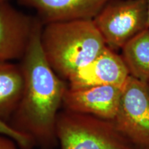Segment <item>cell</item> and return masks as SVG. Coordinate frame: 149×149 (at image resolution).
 <instances>
[{
	"instance_id": "cell-1",
	"label": "cell",
	"mask_w": 149,
	"mask_h": 149,
	"mask_svg": "<svg viewBox=\"0 0 149 149\" xmlns=\"http://www.w3.org/2000/svg\"><path fill=\"white\" fill-rule=\"evenodd\" d=\"M43 24H36L28 48L21 59L23 92L8 123L32 139L41 149H53L59 108L68 84L48 62L41 44Z\"/></svg>"
},
{
	"instance_id": "cell-2",
	"label": "cell",
	"mask_w": 149,
	"mask_h": 149,
	"mask_svg": "<svg viewBox=\"0 0 149 149\" xmlns=\"http://www.w3.org/2000/svg\"><path fill=\"white\" fill-rule=\"evenodd\" d=\"M41 44L48 62L66 81L107 47L92 19L44 24L41 33Z\"/></svg>"
},
{
	"instance_id": "cell-3",
	"label": "cell",
	"mask_w": 149,
	"mask_h": 149,
	"mask_svg": "<svg viewBox=\"0 0 149 149\" xmlns=\"http://www.w3.org/2000/svg\"><path fill=\"white\" fill-rule=\"evenodd\" d=\"M61 149H137L112 121L63 110L56 128Z\"/></svg>"
},
{
	"instance_id": "cell-4",
	"label": "cell",
	"mask_w": 149,
	"mask_h": 149,
	"mask_svg": "<svg viewBox=\"0 0 149 149\" xmlns=\"http://www.w3.org/2000/svg\"><path fill=\"white\" fill-rule=\"evenodd\" d=\"M106 45L122 50L127 43L149 28L146 0H112L93 19Z\"/></svg>"
},
{
	"instance_id": "cell-5",
	"label": "cell",
	"mask_w": 149,
	"mask_h": 149,
	"mask_svg": "<svg viewBox=\"0 0 149 149\" xmlns=\"http://www.w3.org/2000/svg\"><path fill=\"white\" fill-rule=\"evenodd\" d=\"M137 149H149V86L129 76L122 88L120 101L112 121Z\"/></svg>"
},
{
	"instance_id": "cell-6",
	"label": "cell",
	"mask_w": 149,
	"mask_h": 149,
	"mask_svg": "<svg viewBox=\"0 0 149 149\" xmlns=\"http://www.w3.org/2000/svg\"><path fill=\"white\" fill-rule=\"evenodd\" d=\"M37 21L38 18L17 10L9 1H0V61L22 59Z\"/></svg>"
},
{
	"instance_id": "cell-7",
	"label": "cell",
	"mask_w": 149,
	"mask_h": 149,
	"mask_svg": "<svg viewBox=\"0 0 149 149\" xmlns=\"http://www.w3.org/2000/svg\"><path fill=\"white\" fill-rule=\"evenodd\" d=\"M122 88L115 86L70 88L63 98L64 110L113 121L120 104Z\"/></svg>"
},
{
	"instance_id": "cell-8",
	"label": "cell",
	"mask_w": 149,
	"mask_h": 149,
	"mask_svg": "<svg viewBox=\"0 0 149 149\" xmlns=\"http://www.w3.org/2000/svg\"><path fill=\"white\" fill-rule=\"evenodd\" d=\"M130 76L122 55L109 47L67 80L70 88L115 86L122 88Z\"/></svg>"
},
{
	"instance_id": "cell-9",
	"label": "cell",
	"mask_w": 149,
	"mask_h": 149,
	"mask_svg": "<svg viewBox=\"0 0 149 149\" xmlns=\"http://www.w3.org/2000/svg\"><path fill=\"white\" fill-rule=\"evenodd\" d=\"M112 0H17L33 8L44 24L76 19H92Z\"/></svg>"
},
{
	"instance_id": "cell-10",
	"label": "cell",
	"mask_w": 149,
	"mask_h": 149,
	"mask_svg": "<svg viewBox=\"0 0 149 149\" xmlns=\"http://www.w3.org/2000/svg\"><path fill=\"white\" fill-rule=\"evenodd\" d=\"M24 88L20 64L0 61V119L8 122L17 107Z\"/></svg>"
},
{
	"instance_id": "cell-11",
	"label": "cell",
	"mask_w": 149,
	"mask_h": 149,
	"mask_svg": "<svg viewBox=\"0 0 149 149\" xmlns=\"http://www.w3.org/2000/svg\"><path fill=\"white\" fill-rule=\"evenodd\" d=\"M121 55L130 75L149 84V28L129 41Z\"/></svg>"
},
{
	"instance_id": "cell-12",
	"label": "cell",
	"mask_w": 149,
	"mask_h": 149,
	"mask_svg": "<svg viewBox=\"0 0 149 149\" xmlns=\"http://www.w3.org/2000/svg\"><path fill=\"white\" fill-rule=\"evenodd\" d=\"M0 134L8 136L17 144L21 149H33L35 145L32 139L20 133L13 127L8 122L0 119Z\"/></svg>"
},
{
	"instance_id": "cell-13",
	"label": "cell",
	"mask_w": 149,
	"mask_h": 149,
	"mask_svg": "<svg viewBox=\"0 0 149 149\" xmlns=\"http://www.w3.org/2000/svg\"><path fill=\"white\" fill-rule=\"evenodd\" d=\"M18 145L8 136L0 134V149H17Z\"/></svg>"
},
{
	"instance_id": "cell-14",
	"label": "cell",
	"mask_w": 149,
	"mask_h": 149,
	"mask_svg": "<svg viewBox=\"0 0 149 149\" xmlns=\"http://www.w3.org/2000/svg\"><path fill=\"white\" fill-rule=\"evenodd\" d=\"M147 1V12H148V23H149V0Z\"/></svg>"
},
{
	"instance_id": "cell-15",
	"label": "cell",
	"mask_w": 149,
	"mask_h": 149,
	"mask_svg": "<svg viewBox=\"0 0 149 149\" xmlns=\"http://www.w3.org/2000/svg\"><path fill=\"white\" fill-rule=\"evenodd\" d=\"M0 1H9V0H0Z\"/></svg>"
},
{
	"instance_id": "cell-16",
	"label": "cell",
	"mask_w": 149,
	"mask_h": 149,
	"mask_svg": "<svg viewBox=\"0 0 149 149\" xmlns=\"http://www.w3.org/2000/svg\"><path fill=\"white\" fill-rule=\"evenodd\" d=\"M148 86H149V84H148Z\"/></svg>"
}]
</instances>
